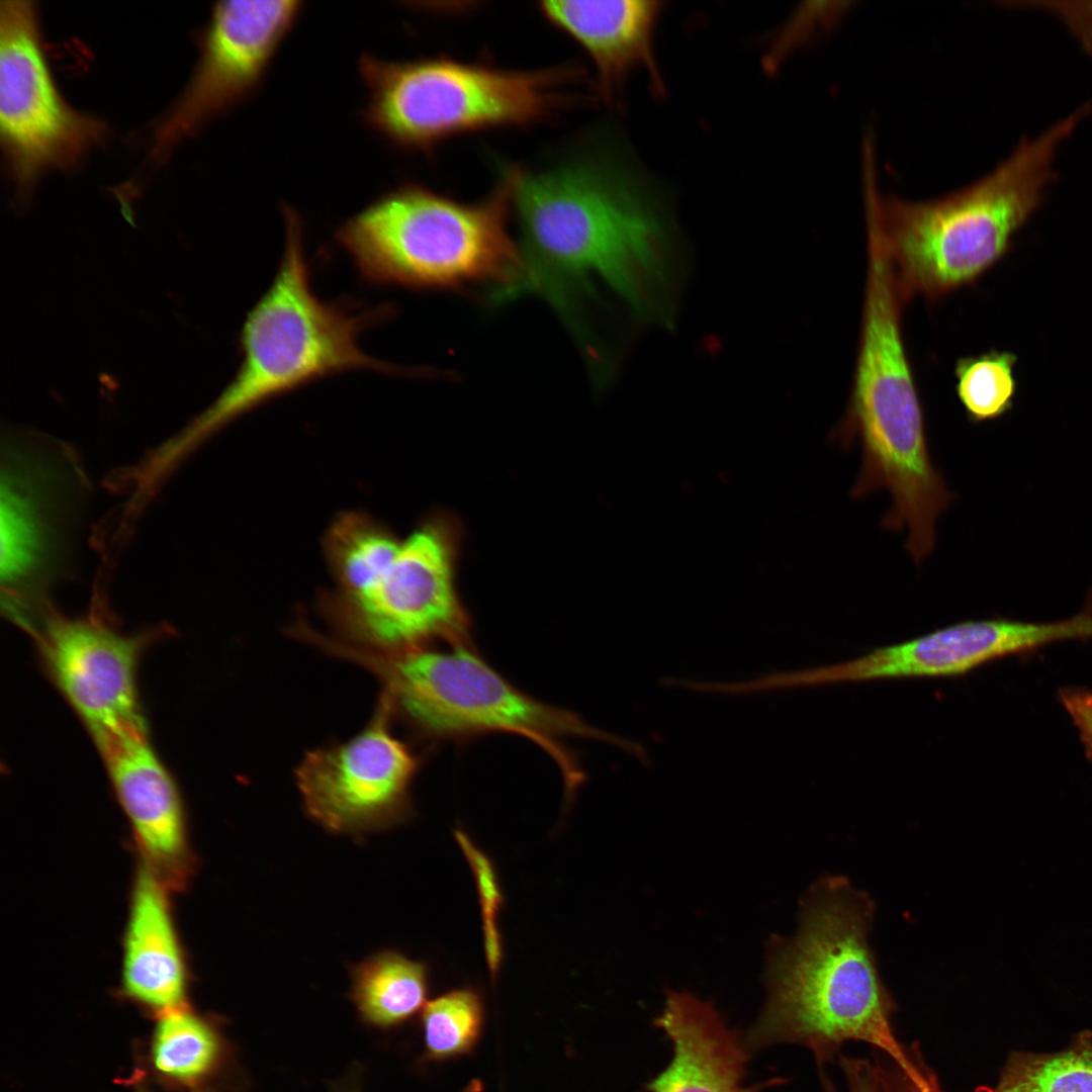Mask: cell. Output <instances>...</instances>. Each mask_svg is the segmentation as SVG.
I'll use <instances>...</instances> for the list:
<instances>
[{
	"mask_svg": "<svg viewBox=\"0 0 1092 1092\" xmlns=\"http://www.w3.org/2000/svg\"><path fill=\"white\" fill-rule=\"evenodd\" d=\"M904 303L887 266L871 263L850 397L833 440L847 448L859 443L861 466L850 495L886 489L892 504L882 527L907 529L905 548L920 564L934 548L936 519L954 494L931 459L902 336Z\"/></svg>",
	"mask_w": 1092,
	"mask_h": 1092,
	"instance_id": "obj_4",
	"label": "cell"
},
{
	"mask_svg": "<svg viewBox=\"0 0 1092 1092\" xmlns=\"http://www.w3.org/2000/svg\"><path fill=\"white\" fill-rule=\"evenodd\" d=\"M51 674L92 736L146 725L136 669L144 638L92 618L49 615L39 631Z\"/></svg>",
	"mask_w": 1092,
	"mask_h": 1092,
	"instance_id": "obj_15",
	"label": "cell"
},
{
	"mask_svg": "<svg viewBox=\"0 0 1092 1092\" xmlns=\"http://www.w3.org/2000/svg\"><path fill=\"white\" fill-rule=\"evenodd\" d=\"M453 836L475 881L481 911L485 961L490 978L495 981L504 961L503 935L497 922L505 898L497 873L491 858L463 829L455 828Z\"/></svg>",
	"mask_w": 1092,
	"mask_h": 1092,
	"instance_id": "obj_26",
	"label": "cell"
},
{
	"mask_svg": "<svg viewBox=\"0 0 1092 1092\" xmlns=\"http://www.w3.org/2000/svg\"><path fill=\"white\" fill-rule=\"evenodd\" d=\"M1059 699L1078 729L1086 756L1092 761V691L1069 687L1061 689Z\"/></svg>",
	"mask_w": 1092,
	"mask_h": 1092,
	"instance_id": "obj_29",
	"label": "cell"
},
{
	"mask_svg": "<svg viewBox=\"0 0 1092 1092\" xmlns=\"http://www.w3.org/2000/svg\"><path fill=\"white\" fill-rule=\"evenodd\" d=\"M1010 6L1045 12L1058 18L1092 58V1H1016Z\"/></svg>",
	"mask_w": 1092,
	"mask_h": 1092,
	"instance_id": "obj_27",
	"label": "cell"
},
{
	"mask_svg": "<svg viewBox=\"0 0 1092 1092\" xmlns=\"http://www.w3.org/2000/svg\"><path fill=\"white\" fill-rule=\"evenodd\" d=\"M340 656L362 665L383 685L382 693L419 733L437 739H464L489 732L523 736L557 764L569 804L585 780L566 738L609 742L638 758L642 745L590 726L576 714L542 703L508 681L467 644L437 651L427 647L376 652L352 646Z\"/></svg>",
	"mask_w": 1092,
	"mask_h": 1092,
	"instance_id": "obj_7",
	"label": "cell"
},
{
	"mask_svg": "<svg viewBox=\"0 0 1092 1092\" xmlns=\"http://www.w3.org/2000/svg\"><path fill=\"white\" fill-rule=\"evenodd\" d=\"M427 963L383 949L350 966L349 997L361 1020L388 1029L411 1019L427 1004Z\"/></svg>",
	"mask_w": 1092,
	"mask_h": 1092,
	"instance_id": "obj_21",
	"label": "cell"
},
{
	"mask_svg": "<svg viewBox=\"0 0 1092 1092\" xmlns=\"http://www.w3.org/2000/svg\"><path fill=\"white\" fill-rule=\"evenodd\" d=\"M93 738L147 864L163 879L181 876L189 859L183 806L172 777L148 740L146 725Z\"/></svg>",
	"mask_w": 1092,
	"mask_h": 1092,
	"instance_id": "obj_16",
	"label": "cell"
},
{
	"mask_svg": "<svg viewBox=\"0 0 1092 1092\" xmlns=\"http://www.w3.org/2000/svg\"><path fill=\"white\" fill-rule=\"evenodd\" d=\"M401 545L388 528L356 512L334 521L325 537V554L337 587L352 596L369 588L394 561Z\"/></svg>",
	"mask_w": 1092,
	"mask_h": 1092,
	"instance_id": "obj_22",
	"label": "cell"
},
{
	"mask_svg": "<svg viewBox=\"0 0 1092 1092\" xmlns=\"http://www.w3.org/2000/svg\"><path fill=\"white\" fill-rule=\"evenodd\" d=\"M285 239L276 274L252 306L240 334L242 361L220 397L187 430L170 440L171 452L187 458L236 418L317 380L355 370L422 376L363 351L361 335L389 320V303L325 300L313 289L297 212L284 206Z\"/></svg>",
	"mask_w": 1092,
	"mask_h": 1092,
	"instance_id": "obj_3",
	"label": "cell"
},
{
	"mask_svg": "<svg viewBox=\"0 0 1092 1092\" xmlns=\"http://www.w3.org/2000/svg\"><path fill=\"white\" fill-rule=\"evenodd\" d=\"M1055 622L1007 619L966 621L858 658L815 668L777 672L776 689L902 677L959 675L993 660L1059 642Z\"/></svg>",
	"mask_w": 1092,
	"mask_h": 1092,
	"instance_id": "obj_14",
	"label": "cell"
},
{
	"mask_svg": "<svg viewBox=\"0 0 1092 1092\" xmlns=\"http://www.w3.org/2000/svg\"><path fill=\"white\" fill-rule=\"evenodd\" d=\"M133 1084H134V1092H150L149 1089H148V1086L144 1083L143 1079L138 1077V1075L134 1077Z\"/></svg>",
	"mask_w": 1092,
	"mask_h": 1092,
	"instance_id": "obj_30",
	"label": "cell"
},
{
	"mask_svg": "<svg viewBox=\"0 0 1092 1092\" xmlns=\"http://www.w3.org/2000/svg\"><path fill=\"white\" fill-rule=\"evenodd\" d=\"M990 1092H1092V1035L1055 1053H1013Z\"/></svg>",
	"mask_w": 1092,
	"mask_h": 1092,
	"instance_id": "obj_23",
	"label": "cell"
},
{
	"mask_svg": "<svg viewBox=\"0 0 1092 1092\" xmlns=\"http://www.w3.org/2000/svg\"><path fill=\"white\" fill-rule=\"evenodd\" d=\"M144 1059L154 1080L171 1092H223L234 1069L217 1019L188 1005L156 1017Z\"/></svg>",
	"mask_w": 1092,
	"mask_h": 1092,
	"instance_id": "obj_20",
	"label": "cell"
},
{
	"mask_svg": "<svg viewBox=\"0 0 1092 1092\" xmlns=\"http://www.w3.org/2000/svg\"><path fill=\"white\" fill-rule=\"evenodd\" d=\"M462 527L453 515L435 513L401 541L388 569L366 590L325 593L321 610L346 644L400 652L442 640L467 644L468 613L456 588Z\"/></svg>",
	"mask_w": 1092,
	"mask_h": 1092,
	"instance_id": "obj_9",
	"label": "cell"
},
{
	"mask_svg": "<svg viewBox=\"0 0 1092 1092\" xmlns=\"http://www.w3.org/2000/svg\"><path fill=\"white\" fill-rule=\"evenodd\" d=\"M654 1025L672 1044L668 1065L648 1092H761L778 1079L746 1085L750 1051L710 1003L670 991Z\"/></svg>",
	"mask_w": 1092,
	"mask_h": 1092,
	"instance_id": "obj_17",
	"label": "cell"
},
{
	"mask_svg": "<svg viewBox=\"0 0 1092 1092\" xmlns=\"http://www.w3.org/2000/svg\"><path fill=\"white\" fill-rule=\"evenodd\" d=\"M842 1070L846 1092H904L902 1076L894 1077L870 1061L843 1058ZM826 1092H836L830 1082L824 1080Z\"/></svg>",
	"mask_w": 1092,
	"mask_h": 1092,
	"instance_id": "obj_28",
	"label": "cell"
},
{
	"mask_svg": "<svg viewBox=\"0 0 1092 1092\" xmlns=\"http://www.w3.org/2000/svg\"><path fill=\"white\" fill-rule=\"evenodd\" d=\"M929 1092H942V1091H941V1090H940V1089L938 1088V1086H935V1087H934V1088H933V1089H932L931 1091H929Z\"/></svg>",
	"mask_w": 1092,
	"mask_h": 1092,
	"instance_id": "obj_31",
	"label": "cell"
},
{
	"mask_svg": "<svg viewBox=\"0 0 1092 1092\" xmlns=\"http://www.w3.org/2000/svg\"><path fill=\"white\" fill-rule=\"evenodd\" d=\"M122 953L123 997L156 1017L187 1005L188 971L166 886L148 864L132 888Z\"/></svg>",
	"mask_w": 1092,
	"mask_h": 1092,
	"instance_id": "obj_18",
	"label": "cell"
},
{
	"mask_svg": "<svg viewBox=\"0 0 1092 1092\" xmlns=\"http://www.w3.org/2000/svg\"><path fill=\"white\" fill-rule=\"evenodd\" d=\"M514 169L482 201L462 202L408 183L347 218L335 241L358 275L373 286L417 290L495 284L512 296L523 274L510 234Z\"/></svg>",
	"mask_w": 1092,
	"mask_h": 1092,
	"instance_id": "obj_6",
	"label": "cell"
},
{
	"mask_svg": "<svg viewBox=\"0 0 1092 1092\" xmlns=\"http://www.w3.org/2000/svg\"><path fill=\"white\" fill-rule=\"evenodd\" d=\"M392 715L391 702L381 693L361 732L308 751L299 762L295 779L304 810L326 830L360 837L413 817L420 758L394 735Z\"/></svg>",
	"mask_w": 1092,
	"mask_h": 1092,
	"instance_id": "obj_11",
	"label": "cell"
},
{
	"mask_svg": "<svg viewBox=\"0 0 1092 1092\" xmlns=\"http://www.w3.org/2000/svg\"><path fill=\"white\" fill-rule=\"evenodd\" d=\"M303 4L297 0L216 3L195 71L156 127L153 158L162 157L183 138L258 91Z\"/></svg>",
	"mask_w": 1092,
	"mask_h": 1092,
	"instance_id": "obj_12",
	"label": "cell"
},
{
	"mask_svg": "<svg viewBox=\"0 0 1092 1092\" xmlns=\"http://www.w3.org/2000/svg\"><path fill=\"white\" fill-rule=\"evenodd\" d=\"M866 925V908L856 899L828 894L808 904L798 935L770 959L767 999L744 1039L750 1052L800 1044L824 1063L843 1043L862 1041L885 1052L913 1081L927 1079L893 1031Z\"/></svg>",
	"mask_w": 1092,
	"mask_h": 1092,
	"instance_id": "obj_5",
	"label": "cell"
},
{
	"mask_svg": "<svg viewBox=\"0 0 1092 1092\" xmlns=\"http://www.w3.org/2000/svg\"><path fill=\"white\" fill-rule=\"evenodd\" d=\"M484 1006L471 987L458 988L429 1001L422 1010L426 1061H442L468 1054L483 1026Z\"/></svg>",
	"mask_w": 1092,
	"mask_h": 1092,
	"instance_id": "obj_25",
	"label": "cell"
},
{
	"mask_svg": "<svg viewBox=\"0 0 1092 1092\" xmlns=\"http://www.w3.org/2000/svg\"><path fill=\"white\" fill-rule=\"evenodd\" d=\"M659 1L559 0L539 4L542 15L572 37L592 59L600 92L615 101L627 76L645 69L656 92L662 81L653 54Z\"/></svg>",
	"mask_w": 1092,
	"mask_h": 1092,
	"instance_id": "obj_19",
	"label": "cell"
},
{
	"mask_svg": "<svg viewBox=\"0 0 1092 1092\" xmlns=\"http://www.w3.org/2000/svg\"><path fill=\"white\" fill-rule=\"evenodd\" d=\"M1092 112L1086 102L1011 154L975 183L930 201L881 195L873 147L864 145L867 226L877 235L904 302L936 300L979 280L1009 251L1012 238L1058 179L1061 147Z\"/></svg>",
	"mask_w": 1092,
	"mask_h": 1092,
	"instance_id": "obj_2",
	"label": "cell"
},
{
	"mask_svg": "<svg viewBox=\"0 0 1092 1092\" xmlns=\"http://www.w3.org/2000/svg\"><path fill=\"white\" fill-rule=\"evenodd\" d=\"M57 463L8 447L1 469L3 602L10 617L31 620L42 594L63 571L71 518L69 481Z\"/></svg>",
	"mask_w": 1092,
	"mask_h": 1092,
	"instance_id": "obj_13",
	"label": "cell"
},
{
	"mask_svg": "<svg viewBox=\"0 0 1092 1092\" xmlns=\"http://www.w3.org/2000/svg\"><path fill=\"white\" fill-rule=\"evenodd\" d=\"M0 131L19 187L31 186L47 170L75 165L106 132L101 120L61 95L29 1L0 5Z\"/></svg>",
	"mask_w": 1092,
	"mask_h": 1092,
	"instance_id": "obj_10",
	"label": "cell"
},
{
	"mask_svg": "<svg viewBox=\"0 0 1092 1092\" xmlns=\"http://www.w3.org/2000/svg\"><path fill=\"white\" fill-rule=\"evenodd\" d=\"M512 209L523 240L514 295L538 293L570 315L598 279L639 314H657L669 283L670 237L622 170L594 160L515 169Z\"/></svg>",
	"mask_w": 1092,
	"mask_h": 1092,
	"instance_id": "obj_1",
	"label": "cell"
},
{
	"mask_svg": "<svg viewBox=\"0 0 1092 1092\" xmlns=\"http://www.w3.org/2000/svg\"><path fill=\"white\" fill-rule=\"evenodd\" d=\"M1016 362L1014 353L997 350L958 359L956 393L971 423L996 420L1012 410Z\"/></svg>",
	"mask_w": 1092,
	"mask_h": 1092,
	"instance_id": "obj_24",
	"label": "cell"
},
{
	"mask_svg": "<svg viewBox=\"0 0 1092 1092\" xmlns=\"http://www.w3.org/2000/svg\"><path fill=\"white\" fill-rule=\"evenodd\" d=\"M364 123L390 145L429 151L466 132L532 124L568 99L573 72L514 71L444 57L391 61L364 54Z\"/></svg>",
	"mask_w": 1092,
	"mask_h": 1092,
	"instance_id": "obj_8",
	"label": "cell"
}]
</instances>
